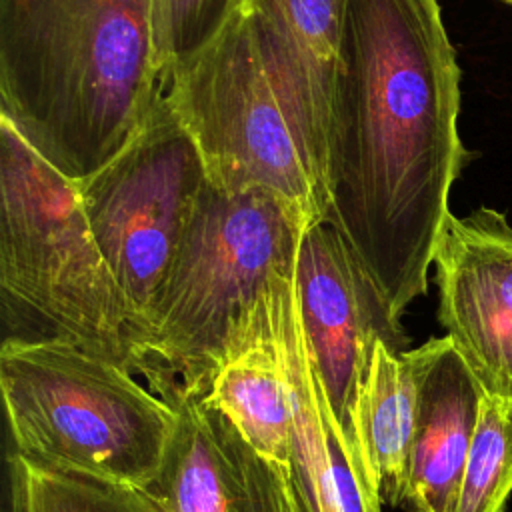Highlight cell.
<instances>
[{
  "instance_id": "obj_1",
  "label": "cell",
  "mask_w": 512,
  "mask_h": 512,
  "mask_svg": "<svg viewBox=\"0 0 512 512\" xmlns=\"http://www.w3.org/2000/svg\"><path fill=\"white\" fill-rule=\"evenodd\" d=\"M460 68L438 0H348L328 146L330 216L402 318L428 292L470 160L458 134Z\"/></svg>"
},
{
  "instance_id": "obj_2",
  "label": "cell",
  "mask_w": 512,
  "mask_h": 512,
  "mask_svg": "<svg viewBox=\"0 0 512 512\" xmlns=\"http://www.w3.org/2000/svg\"><path fill=\"white\" fill-rule=\"evenodd\" d=\"M162 92L152 0H0V116L70 180L112 160Z\"/></svg>"
},
{
  "instance_id": "obj_3",
  "label": "cell",
  "mask_w": 512,
  "mask_h": 512,
  "mask_svg": "<svg viewBox=\"0 0 512 512\" xmlns=\"http://www.w3.org/2000/svg\"><path fill=\"white\" fill-rule=\"evenodd\" d=\"M0 294L6 338L64 340L146 378L164 376L88 224L74 180L0 116Z\"/></svg>"
},
{
  "instance_id": "obj_4",
  "label": "cell",
  "mask_w": 512,
  "mask_h": 512,
  "mask_svg": "<svg viewBox=\"0 0 512 512\" xmlns=\"http://www.w3.org/2000/svg\"><path fill=\"white\" fill-rule=\"evenodd\" d=\"M0 392L14 454L140 492L158 478L178 422L132 372L64 340L4 338Z\"/></svg>"
},
{
  "instance_id": "obj_5",
  "label": "cell",
  "mask_w": 512,
  "mask_h": 512,
  "mask_svg": "<svg viewBox=\"0 0 512 512\" xmlns=\"http://www.w3.org/2000/svg\"><path fill=\"white\" fill-rule=\"evenodd\" d=\"M306 214L266 188L204 186L154 316L166 402L206 396L240 322L296 268Z\"/></svg>"
},
{
  "instance_id": "obj_6",
  "label": "cell",
  "mask_w": 512,
  "mask_h": 512,
  "mask_svg": "<svg viewBox=\"0 0 512 512\" xmlns=\"http://www.w3.org/2000/svg\"><path fill=\"white\" fill-rule=\"evenodd\" d=\"M164 94L194 138L212 186L272 190L296 204L308 224L330 214L326 184L278 96L242 2L204 48L168 74Z\"/></svg>"
},
{
  "instance_id": "obj_7",
  "label": "cell",
  "mask_w": 512,
  "mask_h": 512,
  "mask_svg": "<svg viewBox=\"0 0 512 512\" xmlns=\"http://www.w3.org/2000/svg\"><path fill=\"white\" fill-rule=\"evenodd\" d=\"M206 184L202 154L164 92L134 138L76 182L92 234L152 356L158 302Z\"/></svg>"
},
{
  "instance_id": "obj_8",
  "label": "cell",
  "mask_w": 512,
  "mask_h": 512,
  "mask_svg": "<svg viewBox=\"0 0 512 512\" xmlns=\"http://www.w3.org/2000/svg\"><path fill=\"white\" fill-rule=\"evenodd\" d=\"M294 292L310 360L346 448L370 488L356 428L360 392L376 344L384 342L392 352L402 354L408 350V336L330 214L310 222L302 234Z\"/></svg>"
},
{
  "instance_id": "obj_9",
  "label": "cell",
  "mask_w": 512,
  "mask_h": 512,
  "mask_svg": "<svg viewBox=\"0 0 512 512\" xmlns=\"http://www.w3.org/2000/svg\"><path fill=\"white\" fill-rule=\"evenodd\" d=\"M438 320L482 390L512 398V224L480 206L450 214L432 260Z\"/></svg>"
},
{
  "instance_id": "obj_10",
  "label": "cell",
  "mask_w": 512,
  "mask_h": 512,
  "mask_svg": "<svg viewBox=\"0 0 512 512\" xmlns=\"http://www.w3.org/2000/svg\"><path fill=\"white\" fill-rule=\"evenodd\" d=\"M272 342L292 402L286 478L294 512H382L358 472L314 370L298 314L294 272L268 288Z\"/></svg>"
},
{
  "instance_id": "obj_11",
  "label": "cell",
  "mask_w": 512,
  "mask_h": 512,
  "mask_svg": "<svg viewBox=\"0 0 512 512\" xmlns=\"http://www.w3.org/2000/svg\"><path fill=\"white\" fill-rule=\"evenodd\" d=\"M176 430L144 490L160 512H294L286 470L252 448L206 398L172 402Z\"/></svg>"
},
{
  "instance_id": "obj_12",
  "label": "cell",
  "mask_w": 512,
  "mask_h": 512,
  "mask_svg": "<svg viewBox=\"0 0 512 512\" xmlns=\"http://www.w3.org/2000/svg\"><path fill=\"white\" fill-rule=\"evenodd\" d=\"M242 4L254 20L278 96L326 184L330 104L348 0H242Z\"/></svg>"
},
{
  "instance_id": "obj_13",
  "label": "cell",
  "mask_w": 512,
  "mask_h": 512,
  "mask_svg": "<svg viewBox=\"0 0 512 512\" xmlns=\"http://www.w3.org/2000/svg\"><path fill=\"white\" fill-rule=\"evenodd\" d=\"M418 400L406 506L456 512L484 390L448 336L412 348Z\"/></svg>"
},
{
  "instance_id": "obj_14",
  "label": "cell",
  "mask_w": 512,
  "mask_h": 512,
  "mask_svg": "<svg viewBox=\"0 0 512 512\" xmlns=\"http://www.w3.org/2000/svg\"><path fill=\"white\" fill-rule=\"evenodd\" d=\"M266 296L268 290L234 330L206 398L252 448L286 470L292 442V402L270 334Z\"/></svg>"
},
{
  "instance_id": "obj_15",
  "label": "cell",
  "mask_w": 512,
  "mask_h": 512,
  "mask_svg": "<svg viewBox=\"0 0 512 512\" xmlns=\"http://www.w3.org/2000/svg\"><path fill=\"white\" fill-rule=\"evenodd\" d=\"M418 400L412 350L378 342L358 402V442L368 484L380 504L406 506Z\"/></svg>"
},
{
  "instance_id": "obj_16",
  "label": "cell",
  "mask_w": 512,
  "mask_h": 512,
  "mask_svg": "<svg viewBox=\"0 0 512 512\" xmlns=\"http://www.w3.org/2000/svg\"><path fill=\"white\" fill-rule=\"evenodd\" d=\"M10 512H158L146 492L108 486L10 456Z\"/></svg>"
},
{
  "instance_id": "obj_17",
  "label": "cell",
  "mask_w": 512,
  "mask_h": 512,
  "mask_svg": "<svg viewBox=\"0 0 512 512\" xmlns=\"http://www.w3.org/2000/svg\"><path fill=\"white\" fill-rule=\"evenodd\" d=\"M512 494V398L484 394L456 512H504Z\"/></svg>"
},
{
  "instance_id": "obj_18",
  "label": "cell",
  "mask_w": 512,
  "mask_h": 512,
  "mask_svg": "<svg viewBox=\"0 0 512 512\" xmlns=\"http://www.w3.org/2000/svg\"><path fill=\"white\" fill-rule=\"evenodd\" d=\"M242 0H152L156 66L168 74L204 48L230 20Z\"/></svg>"
},
{
  "instance_id": "obj_19",
  "label": "cell",
  "mask_w": 512,
  "mask_h": 512,
  "mask_svg": "<svg viewBox=\"0 0 512 512\" xmlns=\"http://www.w3.org/2000/svg\"><path fill=\"white\" fill-rule=\"evenodd\" d=\"M500 2H506V4H512V0H500Z\"/></svg>"
},
{
  "instance_id": "obj_20",
  "label": "cell",
  "mask_w": 512,
  "mask_h": 512,
  "mask_svg": "<svg viewBox=\"0 0 512 512\" xmlns=\"http://www.w3.org/2000/svg\"><path fill=\"white\" fill-rule=\"evenodd\" d=\"M158 512H160V510H158Z\"/></svg>"
}]
</instances>
